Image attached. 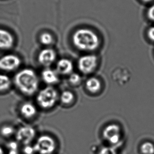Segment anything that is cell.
I'll return each instance as SVG.
<instances>
[{
	"label": "cell",
	"mask_w": 154,
	"mask_h": 154,
	"mask_svg": "<svg viewBox=\"0 0 154 154\" xmlns=\"http://www.w3.org/2000/svg\"><path fill=\"white\" fill-rule=\"evenodd\" d=\"M14 83L17 88L26 95L31 96L38 88V79L35 72L30 69H22L15 75Z\"/></svg>",
	"instance_id": "obj_1"
},
{
	"label": "cell",
	"mask_w": 154,
	"mask_h": 154,
	"mask_svg": "<svg viewBox=\"0 0 154 154\" xmlns=\"http://www.w3.org/2000/svg\"><path fill=\"white\" fill-rule=\"evenodd\" d=\"M74 45L79 50L92 51L98 48L100 39L98 36L91 29H77L73 35Z\"/></svg>",
	"instance_id": "obj_2"
},
{
	"label": "cell",
	"mask_w": 154,
	"mask_h": 154,
	"mask_svg": "<svg viewBox=\"0 0 154 154\" xmlns=\"http://www.w3.org/2000/svg\"><path fill=\"white\" fill-rule=\"evenodd\" d=\"M140 150L143 154H154V145L149 142H146L141 146Z\"/></svg>",
	"instance_id": "obj_18"
},
{
	"label": "cell",
	"mask_w": 154,
	"mask_h": 154,
	"mask_svg": "<svg viewBox=\"0 0 154 154\" xmlns=\"http://www.w3.org/2000/svg\"><path fill=\"white\" fill-rule=\"evenodd\" d=\"M14 38L12 34L6 29H0V50H6L12 48Z\"/></svg>",
	"instance_id": "obj_10"
},
{
	"label": "cell",
	"mask_w": 154,
	"mask_h": 154,
	"mask_svg": "<svg viewBox=\"0 0 154 154\" xmlns=\"http://www.w3.org/2000/svg\"><path fill=\"white\" fill-rule=\"evenodd\" d=\"M74 95L69 91H64L62 93L60 96V100L64 104H69L74 100Z\"/></svg>",
	"instance_id": "obj_16"
},
{
	"label": "cell",
	"mask_w": 154,
	"mask_h": 154,
	"mask_svg": "<svg viewBox=\"0 0 154 154\" xmlns=\"http://www.w3.org/2000/svg\"><path fill=\"white\" fill-rule=\"evenodd\" d=\"M40 40L42 44L45 45H49L53 43V38L51 34L44 33L40 36Z\"/></svg>",
	"instance_id": "obj_19"
},
{
	"label": "cell",
	"mask_w": 154,
	"mask_h": 154,
	"mask_svg": "<svg viewBox=\"0 0 154 154\" xmlns=\"http://www.w3.org/2000/svg\"><path fill=\"white\" fill-rule=\"evenodd\" d=\"M57 97V93L55 88L48 86L39 92L37 96V101L41 107L48 109L51 108L55 104Z\"/></svg>",
	"instance_id": "obj_3"
},
{
	"label": "cell",
	"mask_w": 154,
	"mask_h": 154,
	"mask_svg": "<svg viewBox=\"0 0 154 154\" xmlns=\"http://www.w3.org/2000/svg\"><path fill=\"white\" fill-rule=\"evenodd\" d=\"M42 79L46 83L54 84L58 81V73L51 69H46L42 73Z\"/></svg>",
	"instance_id": "obj_12"
},
{
	"label": "cell",
	"mask_w": 154,
	"mask_h": 154,
	"mask_svg": "<svg viewBox=\"0 0 154 154\" xmlns=\"http://www.w3.org/2000/svg\"><path fill=\"white\" fill-rule=\"evenodd\" d=\"M0 154H4V151L1 147H0Z\"/></svg>",
	"instance_id": "obj_27"
},
{
	"label": "cell",
	"mask_w": 154,
	"mask_h": 154,
	"mask_svg": "<svg viewBox=\"0 0 154 154\" xmlns=\"http://www.w3.org/2000/svg\"><path fill=\"white\" fill-rule=\"evenodd\" d=\"M97 60L95 56L88 55L82 56L78 62V67L79 71L84 74L92 73L96 68Z\"/></svg>",
	"instance_id": "obj_6"
},
{
	"label": "cell",
	"mask_w": 154,
	"mask_h": 154,
	"mask_svg": "<svg viewBox=\"0 0 154 154\" xmlns=\"http://www.w3.org/2000/svg\"><path fill=\"white\" fill-rule=\"evenodd\" d=\"M147 17L151 21L154 22V4L148 8L147 11Z\"/></svg>",
	"instance_id": "obj_22"
},
{
	"label": "cell",
	"mask_w": 154,
	"mask_h": 154,
	"mask_svg": "<svg viewBox=\"0 0 154 154\" xmlns=\"http://www.w3.org/2000/svg\"><path fill=\"white\" fill-rule=\"evenodd\" d=\"M56 57V53L51 48H45L40 52L38 60L41 64L45 66H48L54 62Z\"/></svg>",
	"instance_id": "obj_9"
},
{
	"label": "cell",
	"mask_w": 154,
	"mask_h": 154,
	"mask_svg": "<svg viewBox=\"0 0 154 154\" xmlns=\"http://www.w3.org/2000/svg\"><path fill=\"white\" fill-rule=\"evenodd\" d=\"M1 134L5 137H9L14 134L15 129L14 127L10 125H5L1 129Z\"/></svg>",
	"instance_id": "obj_17"
},
{
	"label": "cell",
	"mask_w": 154,
	"mask_h": 154,
	"mask_svg": "<svg viewBox=\"0 0 154 154\" xmlns=\"http://www.w3.org/2000/svg\"><path fill=\"white\" fill-rule=\"evenodd\" d=\"M103 135L105 140L110 144L117 145L119 144L121 140L120 127L115 124L108 125L104 128Z\"/></svg>",
	"instance_id": "obj_7"
},
{
	"label": "cell",
	"mask_w": 154,
	"mask_h": 154,
	"mask_svg": "<svg viewBox=\"0 0 154 154\" xmlns=\"http://www.w3.org/2000/svg\"><path fill=\"white\" fill-rule=\"evenodd\" d=\"M21 114L26 119H31L35 115L37 110L35 106L30 103H25L20 108Z\"/></svg>",
	"instance_id": "obj_13"
},
{
	"label": "cell",
	"mask_w": 154,
	"mask_h": 154,
	"mask_svg": "<svg viewBox=\"0 0 154 154\" xmlns=\"http://www.w3.org/2000/svg\"><path fill=\"white\" fill-rule=\"evenodd\" d=\"M142 1L144 2H149L152 1L153 0H142Z\"/></svg>",
	"instance_id": "obj_28"
},
{
	"label": "cell",
	"mask_w": 154,
	"mask_h": 154,
	"mask_svg": "<svg viewBox=\"0 0 154 154\" xmlns=\"http://www.w3.org/2000/svg\"><path fill=\"white\" fill-rule=\"evenodd\" d=\"M24 152L25 154H34L35 152L34 147L27 145L24 149Z\"/></svg>",
	"instance_id": "obj_24"
},
{
	"label": "cell",
	"mask_w": 154,
	"mask_h": 154,
	"mask_svg": "<svg viewBox=\"0 0 154 154\" xmlns=\"http://www.w3.org/2000/svg\"><path fill=\"white\" fill-rule=\"evenodd\" d=\"M11 86V81L8 76L0 74V92L8 90Z\"/></svg>",
	"instance_id": "obj_15"
},
{
	"label": "cell",
	"mask_w": 154,
	"mask_h": 154,
	"mask_svg": "<svg viewBox=\"0 0 154 154\" xmlns=\"http://www.w3.org/2000/svg\"><path fill=\"white\" fill-rule=\"evenodd\" d=\"M98 154H117V152L112 147H104L100 149Z\"/></svg>",
	"instance_id": "obj_21"
},
{
	"label": "cell",
	"mask_w": 154,
	"mask_h": 154,
	"mask_svg": "<svg viewBox=\"0 0 154 154\" xmlns=\"http://www.w3.org/2000/svg\"><path fill=\"white\" fill-rule=\"evenodd\" d=\"M69 81L73 85H77L81 81V77L78 74L72 73L69 77Z\"/></svg>",
	"instance_id": "obj_20"
},
{
	"label": "cell",
	"mask_w": 154,
	"mask_h": 154,
	"mask_svg": "<svg viewBox=\"0 0 154 154\" xmlns=\"http://www.w3.org/2000/svg\"><path fill=\"white\" fill-rule=\"evenodd\" d=\"M35 152L40 154H52L56 148V143L51 137L42 135L38 138L33 146Z\"/></svg>",
	"instance_id": "obj_4"
},
{
	"label": "cell",
	"mask_w": 154,
	"mask_h": 154,
	"mask_svg": "<svg viewBox=\"0 0 154 154\" xmlns=\"http://www.w3.org/2000/svg\"><path fill=\"white\" fill-rule=\"evenodd\" d=\"M86 88L89 92L92 93H96L100 90L101 84L98 79L92 77L88 79L86 83Z\"/></svg>",
	"instance_id": "obj_14"
},
{
	"label": "cell",
	"mask_w": 154,
	"mask_h": 154,
	"mask_svg": "<svg viewBox=\"0 0 154 154\" xmlns=\"http://www.w3.org/2000/svg\"><path fill=\"white\" fill-rule=\"evenodd\" d=\"M9 151H18V145L17 143L11 142L8 144Z\"/></svg>",
	"instance_id": "obj_23"
},
{
	"label": "cell",
	"mask_w": 154,
	"mask_h": 154,
	"mask_svg": "<svg viewBox=\"0 0 154 154\" xmlns=\"http://www.w3.org/2000/svg\"><path fill=\"white\" fill-rule=\"evenodd\" d=\"M8 154H20L19 151H9Z\"/></svg>",
	"instance_id": "obj_26"
},
{
	"label": "cell",
	"mask_w": 154,
	"mask_h": 154,
	"mask_svg": "<svg viewBox=\"0 0 154 154\" xmlns=\"http://www.w3.org/2000/svg\"><path fill=\"white\" fill-rule=\"evenodd\" d=\"M21 63V59L17 55L6 54L0 58V69L7 72L14 71L20 66Z\"/></svg>",
	"instance_id": "obj_5"
},
{
	"label": "cell",
	"mask_w": 154,
	"mask_h": 154,
	"mask_svg": "<svg viewBox=\"0 0 154 154\" xmlns=\"http://www.w3.org/2000/svg\"><path fill=\"white\" fill-rule=\"evenodd\" d=\"M56 69L57 72L60 74L69 75L73 71V64L68 59L63 58L58 60L56 65Z\"/></svg>",
	"instance_id": "obj_11"
},
{
	"label": "cell",
	"mask_w": 154,
	"mask_h": 154,
	"mask_svg": "<svg viewBox=\"0 0 154 154\" xmlns=\"http://www.w3.org/2000/svg\"><path fill=\"white\" fill-rule=\"evenodd\" d=\"M148 36L150 40L154 42V26L149 28L148 31Z\"/></svg>",
	"instance_id": "obj_25"
},
{
	"label": "cell",
	"mask_w": 154,
	"mask_h": 154,
	"mask_svg": "<svg viewBox=\"0 0 154 154\" xmlns=\"http://www.w3.org/2000/svg\"><path fill=\"white\" fill-rule=\"evenodd\" d=\"M35 136V131L33 127L29 126L21 127L16 134L17 140L21 143L29 145L33 140Z\"/></svg>",
	"instance_id": "obj_8"
}]
</instances>
